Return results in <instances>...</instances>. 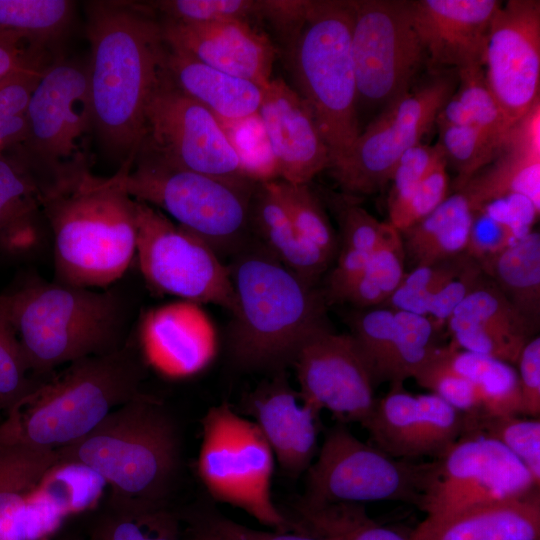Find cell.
<instances>
[{"instance_id": "cell-1", "label": "cell", "mask_w": 540, "mask_h": 540, "mask_svg": "<svg viewBox=\"0 0 540 540\" xmlns=\"http://www.w3.org/2000/svg\"><path fill=\"white\" fill-rule=\"evenodd\" d=\"M86 15L93 128L123 162L142 142L146 107L165 72L167 44L160 22L144 4L92 1Z\"/></svg>"}, {"instance_id": "cell-2", "label": "cell", "mask_w": 540, "mask_h": 540, "mask_svg": "<svg viewBox=\"0 0 540 540\" xmlns=\"http://www.w3.org/2000/svg\"><path fill=\"white\" fill-rule=\"evenodd\" d=\"M231 258L230 353L245 369L282 371L311 336L330 328L324 295L254 238Z\"/></svg>"}, {"instance_id": "cell-3", "label": "cell", "mask_w": 540, "mask_h": 540, "mask_svg": "<svg viewBox=\"0 0 540 540\" xmlns=\"http://www.w3.org/2000/svg\"><path fill=\"white\" fill-rule=\"evenodd\" d=\"M53 238L55 282L87 289L119 280L136 257L135 201L93 174L88 160L69 165L42 206Z\"/></svg>"}, {"instance_id": "cell-4", "label": "cell", "mask_w": 540, "mask_h": 540, "mask_svg": "<svg viewBox=\"0 0 540 540\" xmlns=\"http://www.w3.org/2000/svg\"><path fill=\"white\" fill-rule=\"evenodd\" d=\"M0 310L37 374L124 345L126 305L113 290L33 280L0 294Z\"/></svg>"}, {"instance_id": "cell-5", "label": "cell", "mask_w": 540, "mask_h": 540, "mask_svg": "<svg viewBox=\"0 0 540 540\" xmlns=\"http://www.w3.org/2000/svg\"><path fill=\"white\" fill-rule=\"evenodd\" d=\"M142 379L140 358L129 344L74 361L35 384L7 411L0 431L33 447L58 450L140 396Z\"/></svg>"}, {"instance_id": "cell-6", "label": "cell", "mask_w": 540, "mask_h": 540, "mask_svg": "<svg viewBox=\"0 0 540 540\" xmlns=\"http://www.w3.org/2000/svg\"><path fill=\"white\" fill-rule=\"evenodd\" d=\"M112 487L124 511L162 508L179 465L175 425L156 400L141 394L113 410L91 432L56 450Z\"/></svg>"}, {"instance_id": "cell-7", "label": "cell", "mask_w": 540, "mask_h": 540, "mask_svg": "<svg viewBox=\"0 0 540 540\" xmlns=\"http://www.w3.org/2000/svg\"><path fill=\"white\" fill-rule=\"evenodd\" d=\"M106 181L203 239L219 256H234L253 240L249 213L253 179L210 176L138 151Z\"/></svg>"}, {"instance_id": "cell-8", "label": "cell", "mask_w": 540, "mask_h": 540, "mask_svg": "<svg viewBox=\"0 0 540 540\" xmlns=\"http://www.w3.org/2000/svg\"><path fill=\"white\" fill-rule=\"evenodd\" d=\"M352 25V0H311L288 44L296 91L329 149L330 167L344 157L360 133Z\"/></svg>"}, {"instance_id": "cell-9", "label": "cell", "mask_w": 540, "mask_h": 540, "mask_svg": "<svg viewBox=\"0 0 540 540\" xmlns=\"http://www.w3.org/2000/svg\"><path fill=\"white\" fill-rule=\"evenodd\" d=\"M202 427L197 471L211 496L273 530H289L271 495L274 454L257 424L222 403L208 410Z\"/></svg>"}, {"instance_id": "cell-10", "label": "cell", "mask_w": 540, "mask_h": 540, "mask_svg": "<svg viewBox=\"0 0 540 540\" xmlns=\"http://www.w3.org/2000/svg\"><path fill=\"white\" fill-rule=\"evenodd\" d=\"M431 466L394 458L360 441L340 423L326 432L306 471L300 500L310 505L400 501L419 508Z\"/></svg>"}, {"instance_id": "cell-11", "label": "cell", "mask_w": 540, "mask_h": 540, "mask_svg": "<svg viewBox=\"0 0 540 540\" xmlns=\"http://www.w3.org/2000/svg\"><path fill=\"white\" fill-rule=\"evenodd\" d=\"M352 6L357 111L361 106L380 108V113L413 88L427 66L426 54L413 23L412 1L352 0Z\"/></svg>"}, {"instance_id": "cell-12", "label": "cell", "mask_w": 540, "mask_h": 540, "mask_svg": "<svg viewBox=\"0 0 540 540\" xmlns=\"http://www.w3.org/2000/svg\"><path fill=\"white\" fill-rule=\"evenodd\" d=\"M457 84L456 70L438 71L380 112L329 168L342 191L349 197L368 195L389 183L400 157L421 143Z\"/></svg>"}, {"instance_id": "cell-13", "label": "cell", "mask_w": 540, "mask_h": 540, "mask_svg": "<svg viewBox=\"0 0 540 540\" xmlns=\"http://www.w3.org/2000/svg\"><path fill=\"white\" fill-rule=\"evenodd\" d=\"M139 269L155 291L213 304L231 313L235 296L228 265L203 239L158 209L135 200Z\"/></svg>"}, {"instance_id": "cell-14", "label": "cell", "mask_w": 540, "mask_h": 540, "mask_svg": "<svg viewBox=\"0 0 540 540\" xmlns=\"http://www.w3.org/2000/svg\"><path fill=\"white\" fill-rule=\"evenodd\" d=\"M138 151L210 176L256 180L221 121L181 92L166 71L146 107Z\"/></svg>"}, {"instance_id": "cell-15", "label": "cell", "mask_w": 540, "mask_h": 540, "mask_svg": "<svg viewBox=\"0 0 540 540\" xmlns=\"http://www.w3.org/2000/svg\"><path fill=\"white\" fill-rule=\"evenodd\" d=\"M530 472L507 448L489 438L462 434L432 461L419 509L426 516L523 497L535 490Z\"/></svg>"}, {"instance_id": "cell-16", "label": "cell", "mask_w": 540, "mask_h": 540, "mask_svg": "<svg viewBox=\"0 0 540 540\" xmlns=\"http://www.w3.org/2000/svg\"><path fill=\"white\" fill-rule=\"evenodd\" d=\"M28 135L20 147L38 168L55 173L87 159L85 141L93 129L88 67L58 59L46 66L27 110Z\"/></svg>"}, {"instance_id": "cell-17", "label": "cell", "mask_w": 540, "mask_h": 540, "mask_svg": "<svg viewBox=\"0 0 540 540\" xmlns=\"http://www.w3.org/2000/svg\"><path fill=\"white\" fill-rule=\"evenodd\" d=\"M483 67L513 127L540 102V1L502 2L491 22Z\"/></svg>"}, {"instance_id": "cell-18", "label": "cell", "mask_w": 540, "mask_h": 540, "mask_svg": "<svg viewBox=\"0 0 540 540\" xmlns=\"http://www.w3.org/2000/svg\"><path fill=\"white\" fill-rule=\"evenodd\" d=\"M295 367L303 402L330 411L344 422L363 424L375 405L374 379L351 334L329 329L311 336L299 349Z\"/></svg>"}, {"instance_id": "cell-19", "label": "cell", "mask_w": 540, "mask_h": 540, "mask_svg": "<svg viewBox=\"0 0 540 540\" xmlns=\"http://www.w3.org/2000/svg\"><path fill=\"white\" fill-rule=\"evenodd\" d=\"M362 426L371 444L394 458L435 459L461 436L463 414L434 393L414 395L393 385Z\"/></svg>"}, {"instance_id": "cell-20", "label": "cell", "mask_w": 540, "mask_h": 540, "mask_svg": "<svg viewBox=\"0 0 540 540\" xmlns=\"http://www.w3.org/2000/svg\"><path fill=\"white\" fill-rule=\"evenodd\" d=\"M272 154L276 179L309 184L331 164L329 149L311 110L281 78L262 89L258 115Z\"/></svg>"}, {"instance_id": "cell-21", "label": "cell", "mask_w": 540, "mask_h": 540, "mask_svg": "<svg viewBox=\"0 0 540 540\" xmlns=\"http://www.w3.org/2000/svg\"><path fill=\"white\" fill-rule=\"evenodd\" d=\"M139 345L142 357L154 370L182 379L211 364L218 335L201 304L178 300L147 312L139 328Z\"/></svg>"}, {"instance_id": "cell-22", "label": "cell", "mask_w": 540, "mask_h": 540, "mask_svg": "<svg viewBox=\"0 0 540 540\" xmlns=\"http://www.w3.org/2000/svg\"><path fill=\"white\" fill-rule=\"evenodd\" d=\"M501 4L498 0L412 1L413 23L427 66L456 71L483 66L491 22Z\"/></svg>"}, {"instance_id": "cell-23", "label": "cell", "mask_w": 540, "mask_h": 540, "mask_svg": "<svg viewBox=\"0 0 540 540\" xmlns=\"http://www.w3.org/2000/svg\"><path fill=\"white\" fill-rule=\"evenodd\" d=\"M166 43L198 61L265 88L277 50L249 22L186 24L160 21Z\"/></svg>"}, {"instance_id": "cell-24", "label": "cell", "mask_w": 540, "mask_h": 540, "mask_svg": "<svg viewBox=\"0 0 540 540\" xmlns=\"http://www.w3.org/2000/svg\"><path fill=\"white\" fill-rule=\"evenodd\" d=\"M246 407L286 474L298 477L306 472L317 453L319 412L303 402L285 371L257 387Z\"/></svg>"}, {"instance_id": "cell-25", "label": "cell", "mask_w": 540, "mask_h": 540, "mask_svg": "<svg viewBox=\"0 0 540 540\" xmlns=\"http://www.w3.org/2000/svg\"><path fill=\"white\" fill-rule=\"evenodd\" d=\"M409 540H540L539 489L523 497L426 516Z\"/></svg>"}, {"instance_id": "cell-26", "label": "cell", "mask_w": 540, "mask_h": 540, "mask_svg": "<svg viewBox=\"0 0 540 540\" xmlns=\"http://www.w3.org/2000/svg\"><path fill=\"white\" fill-rule=\"evenodd\" d=\"M165 71L181 92L220 121L242 122L258 115L262 88L248 80L208 66L168 44Z\"/></svg>"}, {"instance_id": "cell-27", "label": "cell", "mask_w": 540, "mask_h": 540, "mask_svg": "<svg viewBox=\"0 0 540 540\" xmlns=\"http://www.w3.org/2000/svg\"><path fill=\"white\" fill-rule=\"evenodd\" d=\"M273 180L259 181L254 189L249 213L252 237L285 267L316 285L332 259L296 230Z\"/></svg>"}, {"instance_id": "cell-28", "label": "cell", "mask_w": 540, "mask_h": 540, "mask_svg": "<svg viewBox=\"0 0 540 540\" xmlns=\"http://www.w3.org/2000/svg\"><path fill=\"white\" fill-rule=\"evenodd\" d=\"M58 460L56 450L33 447L0 431V540H25L27 501Z\"/></svg>"}, {"instance_id": "cell-29", "label": "cell", "mask_w": 540, "mask_h": 540, "mask_svg": "<svg viewBox=\"0 0 540 540\" xmlns=\"http://www.w3.org/2000/svg\"><path fill=\"white\" fill-rule=\"evenodd\" d=\"M459 190L472 211L508 194L527 197L540 210V144L510 133L499 156ZM458 192V191H457Z\"/></svg>"}, {"instance_id": "cell-30", "label": "cell", "mask_w": 540, "mask_h": 540, "mask_svg": "<svg viewBox=\"0 0 540 540\" xmlns=\"http://www.w3.org/2000/svg\"><path fill=\"white\" fill-rule=\"evenodd\" d=\"M473 211L461 192L448 196L432 213L400 232L405 259L426 266L465 253Z\"/></svg>"}, {"instance_id": "cell-31", "label": "cell", "mask_w": 540, "mask_h": 540, "mask_svg": "<svg viewBox=\"0 0 540 540\" xmlns=\"http://www.w3.org/2000/svg\"><path fill=\"white\" fill-rule=\"evenodd\" d=\"M478 265L536 330L540 322L539 232L531 231Z\"/></svg>"}, {"instance_id": "cell-32", "label": "cell", "mask_w": 540, "mask_h": 540, "mask_svg": "<svg viewBox=\"0 0 540 540\" xmlns=\"http://www.w3.org/2000/svg\"><path fill=\"white\" fill-rule=\"evenodd\" d=\"M287 518L291 530L326 540H409L372 519L363 504L310 505L299 500L294 504V516Z\"/></svg>"}, {"instance_id": "cell-33", "label": "cell", "mask_w": 540, "mask_h": 540, "mask_svg": "<svg viewBox=\"0 0 540 540\" xmlns=\"http://www.w3.org/2000/svg\"><path fill=\"white\" fill-rule=\"evenodd\" d=\"M35 166L20 147L0 152V230L22 217L42 211L59 179Z\"/></svg>"}, {"instance_id": "cell-34", "label": "cell", "mask_w": 540, "mask_h": 540, "mask_svg": "<svg viewBox=\"0 0 540 540\" xmlns=\"http://www.w3.org/2000/svg\"><path fill=\"white\" fill-rule=\"evenodd\" d=\"M444 352L450 366L478 387L480 413L521 414L519 378L512 365L462 350L453 343L445 346Z\"/></svg>"}, {"instance_id": "cell-35", "label": "cell", "mask_w": 540, "mask_h": 540, "mask_svg": "<svg viewBox=\"0 0 540 540\" xmlns=\"http://www.w3.org/2000/svg\"><path fill=\"white\" fill-rule=\"evenodd\" d=\"M405 260L400 232L388 223L380 244L344 302L358 309L382 306L402 282Z\"/></svg>"}, {"instance_id": "cell-36", "label": "cell", "mask_w": 540, "mask_h": 540, "mask_svg": "<svg viewBox=\"0 0 540 540\" xmlns=\"http://www.w3.org/2000/svg\"><path fill=\"white\" fill-rule=\"evenodd\" d=\"M462 434L480 435L507 448L530 472L540 486V420L517 414H463ZM461 434V435H462Z\"/></svg>"}, {"instance_id": "cell-37", "label": "cell", "mask_w": 540, "mask_h": 540, "mask_svg": "<svg viewBox=\"0 0 540 540\" xmlns=\"http://www.w3.org/2000/svg\"><path fill=\"white\" fill-rule=\"evenodd\" d=\"M447 321L449 329L473 325L510 331L529 338L536 332L486 275Z\"/></svg>"}, {"instance_id": "cell-38", "label": "cell", "mask_w": 540, "mask_h": 540, "mask_svg": "<svg viewBox=\"0 0 540 540\" xmlns=\"http://www.w3.org/2000/svg\"><path fill=\"white\" fill-rule=\"evenodd\" d=\"M74 6L67 0H0V27L22 32L45 46L67 31Z\"/></svg>"}, {"instance_id": "cell-39", "label": "cell", "mask_w": 540, "mask_h": 540, "mask_svg": "<svg viewBox=\"0 0 540 540\" xmlns=\"http://www.w3.org/2000/svg\"><path fill=\"white\" fill-rule=\"evenodd\" d=\"M395 311L396 335L387 379L390 386L403 385L406 379H414L439 347L430 318Z\"/></svg>"}, {"instance_id": "cell-40", "label": "cell", "mask_w": 540, "mask_h": 540, "mask_svg": "<svg viewBox=\"0 0 540 540\" xmlns=\"http://www.w3.org/2000/svg\"><path fill=\"white\" fill-rule=\"evenodd\" d=\"M439 145L447 163L458 172L455 187L461 190L501 153L505 142L474 126H438ZM456 191V192H457Z\"/></svg>"}, {"instance_id": "cell-41", "label": "cell", "mask_w": 540, "mask_h": 540, "mask_svg": "<svg viewBox=\"0 0 540 540\" xmlns=\"http://www.w3.org/2000/svg\"><path fill=\"white\" fill-rule=\"evenodd\" d=\"M106 484L91 468L59 459L48 469L38 487L67 516L92 508Z\"/></svg>"}, {"instance_id": "cell-42", "label": "cell", "mask_w": 540, "mask_h": 540, "mask_svg": "<svg viewBox=\"0 0 540 540\" xmlns=\"http://www.w3.org/2000/svg\"><path fill=\"white\" fill-rule=\"evenodd\" d=\"M273 182L299 234L333 259L338 250V238L310 185L291 184L280 179Z\"/></svg>"}, {"instance_id": "cell-43", "label": "cell", "mask_w": 540, "mask_h": 540, "mask_svg": "<svg viewBox=\"0 0 540 540\" xmlns=\"http://www.w3.org/2000/svg\"><path fill=\"white\" fill-rule=\"evenodd\" d=\"M394 309L377 306L350 316L351 336L371 370L375 385L387 382L396 335Z\"/></svg>"}, {"instance_id": "cell-44", "label": "cell", "mask_w": 540, "mask_h": 540, "mask_svg": "<svg viewBox=\"0 0 540 540\" xmlns=\"http://www.w3.org/2000/svg\"><path fill=\"white\" fill-rule=\"evenodd\" d=\"M45 68H26L0 81V152L26 141L29 100Z\"/></svg>"}, {"instance_id": "cell-45", "label": "cell", "mask_w": 540, "mask_h": 540, "mask_svg": "<svg viewBox=\"0 0 540 540\" xmlns=\"http://www.w3.org/2000/svg\"><path fill=\"white\" fill-rule=\"evenodd\" d=\"M467 258L464 253L451 260L415 267L405 274L398 288L382 306L427 316L433 296L461 270Z\"/></svg>"}, {"instance_id": "cell-46", "label": "cell", "mask_w": 540, "mask_h": 540, "mask_svg": "<svg viewBox=\"0 0 540 540\" xmlns=\"http://www.w3.org/2000/svg\"><path fill=\"white\" fill-rule=\"evenodd\" d=\"M144 5L163 20L186 24L249 22L262 10V0H160Z\"/></svg>"}, {"instance_id": "cell-47", "label": "cell", "mask_w": 540, "mask_h": 540, "mask_svg": "<svg viewBox=\"0 0 540 540\" xmlns=\"http://www.w3.org/2000/svg\"><path fill=\"white\" fill-rule=\"evenodd\" d=\"M457 75L458 84L454 96L468 111L473 126L506 143L513 127L487 84L484 67L462 69L457 71Z\"/></svg>"}, {"instance_id": "cell-48", "label": "cell", "mask_w": 540, "mask_h": 540, "mask_svg": "<svg viewBox=\"0 0 540 540\" xmlns=\"http://www.w3.org/2000/svg\"><path fill=\"white\" fill-rule=\"evenodd\" d=\"M447 161H440L406 196L388 202V223L402 232L432 213L447 197Z\"/></svg>"}, {"instance_id": "cell-49", "label": "cell", "mask_w": 540, "mask_h": 540, "mask_svg": "<svg viewBox=\"0 0 540 540\" xmlns=\"http://www.w3.org/2000/svg\"><path fill=\"white\" fill-rule=\"evenodd\" d=\"M97 540H179L178 525L162 508L122 511L100 527Z\"/></svg>"}, {"instance_id": "cell-50", "label": "cell", "mask_w": 540, "mask_h": 540, "mask_svg": "<svg viewBox=\"0 0 540 540\" xmlns=\"http://www.w3.org/2000/svg\"><path fill=\"white\" fill-rule=\"evenodd\" d=\"M30 367L16 332L0 310V405L8 411L34 386Z\"/></svg>"}, {"instance_id": "cell-51", "label": "cell", "mask_w": 540, "mask_h": 540, "mask_svg": "<svg viewBox=\"0 0 540 540\" xmlns=\"http://www.w3.org/2000/svg\"><path fill=\"white\" fill-rule=\"evenodd\" d=\"M340 236L338 251L373 252L380 244L388 222H380L364 208L351 202L337 210Z\"/></svg>"}, {"instance_id": "cell-52", "label": "cell", "mask_w": 540, "mask_h": 540, "mask_svg": "<svg viewBox=\"0 0 540 540\" xmlns=\"http://www.w3.org/2000/svg\"><path fill=\"white\" fill-rule=\"evenodd\" d=\"M443 159L446 158L439 143L433 146L419 143L408 149L394 168L388 202L406 196Z\"/></svg>"}, {"instance_id": "cell-53", "label": "cell", "mask_w": 540, "mask_h": 540, "mask_svg": "<svg viewBox=\"0 0 540 540\" xmlns=\"http://www.w3.org/2000/svg\"><path fill=\"white\" fill-rule=\"evenodd\" d=\"M519 239L508 226L481 210L473 211L465 254L478 263L500 253Z\"/></svg>"}, {"instance_id": "cell-54", "label": "cell", "mask_w": 540, "mask_h": 540, "mask_svg": "<svg viewBox=\"0 0 540 540\" xmlns=\"http://www.w3.org/2000/svg\"><path fill=\"white\" fill-rule=\"evenodd\" d=\"M485 274L478 263L467 258L461 270L431 299L427 316L435 321H447L455 308L479 285Z\"/></svg>"}, {"instance_id": "cell-55", "label": "cell", "mask_w": 540, "mask_h": 540, "mask_svg": "<svg viewBox=\"0 0 540 540\" xmlns=\"http://www.w3.org/2000/svg\"><path fill=\"white\" fill-rule=\"evenodd\" d=\"M521 395V414L531 418L540 415V338L530 339L523 347L517 363Z\"/></svg>"}, {"instance_id": "cell-56", "label": "cell", "mask_w": 540, "mask_h": 540, "mask_svg": "<svg viewBox=\"0 0 540 540\" xmlns=\"http://www.w3.org/2000/svg\"><path fill=\"white\" fill-rule=\"evenodd\" d=\"M478 210L511 228L519 238L532 231L540 212L527 197L520 194H508L494 199Z\"/></svg>"}, {"instance_id": "cell-57", "label": "cell", "mask_w": 540, "mask_h": 540, "mask_svg": "<svg viewBox=\"0 0 540 540\" xmlns=\"http://www.w3.org/2000/svg\"><path fill=\"white\" fill-rule=\"evenodd\" d=\"M44 49L45 46L21 32L0 40V81L26 68L47 66Z\"/></svg>"}, {"instance_id": "cell-58", "label": "cell", "mask_w": 540, "mask_h": 540, "mask_svg": "<svg viewBox=\"0 0 540 540\" xmlns=\"http://www.w3.org/2000/svg\"><path fill=\"white\" fill-rule=\"evenodd\" d=\"M205 526L217 540H326L298 530H256L223 516H212Z\"/></svg>"}, {"instance_id": "cell-59", "label": "cell", "mask_w": 540, "mask_h": 540, "mask_svg": "<svg viewBox=\"0 0 540 540\" xmlns=\"http://www.w3.org/2000/svg\"><path fill=\"white\" fill-rule=\"evenodd\" d=\"M41 212L17 219L0 230V249L10 255L34 252L42 241Z\"/></svg>"}, {"instance_id": "cell-60", "label": "cell", "mask_w": 540, "mask_h": 540, "mask_svg": "<svg viewBox=\"0 0 540 540\" xmlns=\"http://www.w3.org/2000/svg\"><path fill=\"white\" fill-rule=\"evenodd\" d=\"M191 540H215L212 533L209 531V529L204 526V528L195 534V536Z\"/></svg>"}, {"instance_id": "cell-61", "label": "cell", "mask_w": 540, "mask_h": 540, "mask_svg": "<svg viewBox=\"0 0 540 540\" xmlns=\"http://www.w3.org/2000/svg\"><path fill=\"white\" fill-rule=\"evenodd\" d=\"M17 32L18 31L7 29V28H4V27H0V40L5 39V38L17 33Z\"/></svg>"}, {"instance_id": "cell-62", "label": "cell", "mask_w": 540, "mask_h": 540, "mask_svg": "<svg viewBox=\"0 0 540 540\" xmlns=\"http://www.w3.org/2000/svg\"><path fill=\"white\" fill-rule=\"evenodd\" d=\"M209 531H210V530H209ZM212 535H213V534H212ZM213 536H214V535H213ZM214 538H215V540H217L215 536H214Z\"/></svg>"}, {"instance_id": "cell-63", "label": "cell", "mask_w": 540, "mask_h": 540, "mask_svg": "<svg viewBox=\"0 0 540 540\" xmlns=\"http://www.w3.org/2000/svg\"><path fill=\"white\" fill-rule=\"evenodd\" d=\"M0 409H2V408H1V405H0Z\"/></svg>"}]
</instances>
